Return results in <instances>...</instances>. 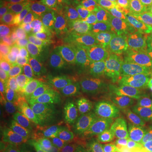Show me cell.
Returning a JSON list of instances; mask_svg holds the SVG:
<instances>
[{
  "label": "cell",
  "instance_id": "1",
  "mask_svg": "<svg viewBox=\"0 0 152 152\" xmlns=\"http://www.w3.org/2000/svg\"><path fill=\"white\" fill-rule=\"evenodd\" d=\"M112 97L133 124L139 127L151 125V99L145 89L120 91Z\"/></svg>",
  "mask_w": 152,
  "mask_h": 152
},
{
  "label": "cell",
  "instance_id": "2",
  "mask_svg": "<svg viewBox=\"0 0 152 152\" xmlns=\"http://www.w3.org/2000/svg\"><path fill=\"white\" fill-rule=\"evenodd\" d=\"M98 128L102 134L111 139L122 138L130 130L129 119L113 97L108 99L99 111Z\"/></svg>",
  "mask_w": 152,
  "mask_h": 152
},
{
  "label": "cell",
  "instance_id": "3",
  "mask_svg": "<svg viewBox=\"0 0 152 152\" xmlns=\"http://www.w3.org/2000/svg\"><path fill=\"white\" fill-rule=\"evenodd\" d=\"M107 59L114 69H124L135 65V42L126 30L118 29L113 33Z\"/></svg>",
  "mask_w": 152,
  "mask_h": 152
},
{
  "label": "cell",
  "instance_id": "4",
  "mask_svg": "<svg viewBox=\"0 0 152 152\" xmlns=\"http://www.w3.org/2000/svg\"><path fill=\"white\" fill-rule=\"evenodd\" d=\"M82 34V39L86 49L101 61L107 58L113 34L109 23L103 19L86 28Z\"/></svg>",
  "mask_w": 152,
  "mask_h": 152
},
{
  "label": "cell",
  "instance_id": "5",
  "mask_svg": "<svg viewBox=\"0 0 152 152\" xmlns=\"http://www.w3.org/2000/svg\"><path fill=\"white\" fill-rule=\"evenodd\" d=\"M91 93L76 92L66 87L58 85L53 96L58 105L59 113L75 118L79 123L85 121V105L87 96Z\"/></svg>",
  "mask_w": 152,
  "mask_h": 152
},
{
  "label": "cell",
  "instance_id": "6",
  "mask_svg": "<svg viewBox=\"0 0 152 152\" xmlns=\"http://www.w3.org/2000/svg\"><path fill=\"white\" fill-rule=\"evenodd\" d=\"M58 126L64 134L69 151L80 152L93 145V138L80 123L68 115L59 113Z\"/></svg>",
  "mask_w": 152,
  "mask_h": 152
},
{
  "label": "cell",
  "instance_id": "7",
  "mask_svg": "<svg viewBox=\"0 0 152 152\" xmlns=\"http://www.w3.org/2000/svg\"><path fill=\"white\" fill-rule=\"evenodd\" d=\"M60 13L62 21L80 34L90 26L104 19L87 10L80 3L63 4Z\"/></svg>",
  "mask_w": 152,
  "mask_h": 152
},
{
  "label": "cell",
  "instance_id": "8",
  "mask_svg": "<svg viewBox=\"0 0 152 152\" xmlns=\"http://www.w3.org/2000/svg\"><path fill=\"white\" fill-rule=\"evenodd\" d=\"M9 8L19 19L20 21L26 24L31 29L38 27L43 23L51 13L59 5L58 3L42 6L25 7L8 3Z\"/></svg>",
  "mask_w": 152,
  "mask_h": 152
},
{
  "label": "cell",
  "instance_id": "9",
  "mask_svg": "<svg viewBox=\"0 0 152 152\" xmlns=\"http://www.w3.org/2000/svg\"><path fill=\"white\" fill-rule=\"evenodd\" d=\"M60 12L61 4L51 13V15L41 26L31 30L26 45V52L36 53L42 48L49 35L62 20Z\"/></svg>",
  "mask_w": 152,
  "mask_h": 152
},
{
  "label": "cell",
  "instance_id": "10",
  "mask_svg": "<svg viewBox=\"0 0 152 152\" xmlns=\"http://www.w3.org/2000/svg\"><path fill=\"white\" fill-rule=\"evenodd\" d=\"M125 30L135 43L152 41V18L143 12H131Z\"/></svg>",
  "mask_w": 152,
  "mask_h": 152
},
{
  "label": "cell",
  "instance_id": "11",
  "mask_svg": "<svg viewBox=\"0 0 152 152\" xmlns=\"http://www.w3.org/2000/svg\"><path fill=\"white\" fill-rule=\"evenodd\" d=\"M54 77L58 85L76 92L91 93L104 85V83L84 80L64 68L56 69Z\"/></svg>",
  "mask_w": 152,
  "mask_h": 152
},
{
  "label": "cell",
  "instance_id": "12",
  "mask_svg": "<svg viewBox=\"0 0 152 152\" xmlns=\"http://www.w3.org/2000/svg\"><path fill=\"white\" fill-rule=\"evenodd\" d=\"M31 30L21 21L17 22L6 32L4 37L1 38L2 45L4 44V48L18 50L19 52H26V45Z\"/></svg>",
  "mask_w": 152,
  "mask_h": 152
},
{
  "label": "cell",
  "instance_id": "13",
  "mask_svg": "<svg viewBox=\"0 0 152 152\" xmlns=\"http://www.w3.org/2000/svg\"><path fill=\"white\" fill-rule=\"evenodd\" d=\"M47 144V133L35 129H26L15 145L17 152H35Z\"/></svg>",
  "mask_w": 152,
  "mask_h": 152
},
{
  "label": "cell",
  "instance_id": "14",
  "mask_svg": "<svg viewBox=\"0 0 152 152\" xmlns=\"http://www.w3.org/2000/svg\"><path fill=\"white\" fill-rule=\"evenodd\" d=\"M102 62V61H100L92 64L75 65L69 68H64V69L69 70L73 75L84 80L96 82V83H104L102 80V76L104 75V68Z\"/></svg>",
  "mask_w": 152,
  "mask_h": 152
},
{
  "label": "cell",
  "instance_id": "15",
  "mask_svg": "<svg viewBox=\"0 0 152 152\" xmlns=\"http://www.w3.org/2000/svg\"><path fill=\"white\" fill-rule=\"evenodd\" d=\"M26 60H24L21 54L16 50L2 48L0 51V69L1 78L14 71L21 69Z\"/></svg>",
  "mask_w": 152,
  "mask_h": 152
},
{
  "label": "cell",
  "instance_id": "16",
  "mask_svg": "<svg viewBox=\"0 0 152 152\" xmlns=\"http://www.w3.org/2000/svg\"><path fill=\"white\" fill-rule=\"evenodd\" d=\"M21 96L22 93L19 92L7 86L1 85V89H0L1 118L8 116L20 105Z\"/></svg>",
  "mask_w": 152,
  "mask_h": 152
},
{
  "label": "cell",
  "instance_id": "17",
  "mask_svg": "<svg viewBox=\"0 0 152 152\" xmlns=\"http://www.w3.org/2000/svg\"><path fill=\"white\" fill-rule=\"evenodd\" d=\"M78 33L79 32H77L73 28H71L64 22L61 20L57 25V26L53 29L52 33L49 35L48 38L47 39L42 48L44 47L60 48L70 38L78 37Z\"/></svg>",
  "mask_w": 152,
  "mask_h": 152
},
{
  "label": "cell",
  "instance_id": "18",
  "mask_svg": "<svg viewBox=\"0 0 152 152\" xmlns=\"http://www.w3.org/2000/svg\"><path fill=\"white\" fill-rule=\"evenodd\" d=\"M80 4L104 19H111L115 14V0H81Z\"/></svg>",
  "mask_w": 152,
  "mask_h": 152
},
{
  "label": "cell",
  "instance_id": "19",
  "mask_svg": "<svg viewBox=\"0 0 152 152\" xmlns=\"http://www.w3.org/2000/svg\"><path fill=\"white\" fill-rule=\"evenodd\" d=\"M28 62L32 67L37 77H50L55 74L54 66L42 53L39 51L35 54H31L27 58Z\"/></svg>",
  "mask_w": 152,
  "mask_h": 152
},
{
  "label": "cell",
  "instance_id": "20",
  "mask_svg": "<svg viewBox=\"0 0 152 152\" xmlns=\"http://www.w3.org/2000/svg\"><path fill=\"white\" fill-rule=\"evenodd\" d=\"M0 130L1 136H3L14 145H16V144L20 141L23 134L26 133V129L13 122L10 118H1Z\"/></svg>",
  "mask_w": 152,
  "mask_h": 152
},
{
  "label": "cell",
  "instance_id": "21",
  "mask_svg": "<svg viewBox=\"0 0 152 152\" xmlns=\"http://www.w3.org/2000/svg\"><path fill=\"white\" fill-rule=\"evenodd\" d=\"M136 68L152 69V41L136 42Z\"/></svg>",
  "mask_w": 152,
  "mask_h": 152
},
{
  "label": "cell",
  "instance_id": "22",
  "mask_svg": "<svg viewBox=\"0 0 152 152\" xmlns=\"http://www.w3.org/2000/svg\"><path fill=\"white\" fill-rule=\"evenodd\" d=\"M47 145L52 152H69V151L64 135L58 127L47 132Z\"/></svg>",
  "mask_w": 152,
  "mask_h": 152
},
{
  "label": "cell",
  "instance_id": "23",
  "mask_svg": "<svg viewBox=\"0 0 152 152\" xmlns=\"http://www.w3.org/2000/svg\"><path fill=\"white\" fill-rule=\"evenodd\" d=\"M58 86V82L54 76L37 77L29 86L27 89H31L40 96L45 95H53V91Z\"/></svg>",
  "mask_w": 152,
  "mask_h": 152
},
{
  "label": "cell",
  "instance_id": "24",
  "mask_svg": "<svg viewBox=\"0 0 152 152\" xmlns=\"http://www.w3.org/2000/svg\"><path fill=\"white\" fill-rule=\"evenodd\" d=\"M56 127H58V116L46 115L36 111L33 118L32 124L28 129H35L47 133Z\"/></svg>",
  "mask_w": 152,
  "mask_h": 152
},
{
  "label": "cell",
  "instance_id": "25",
  "mask_svg": "<svg viewBox=\"0 0 152 152\" xmlns=\"http://www.w3.org/2000/svg\"><path fill=\"white\" fill-rule=\"evenodd\" d=\"M132 85L140 88L152 90V69L145 68H136L135 72L129 78Z\"/></svg>",
  "mask_w": 152,
  "mask_h": 152
},
{
  "label": "cell",
  "instance_id": "26",
  "mask_svg": "<svg viewBox=\"0 0 152 152\" xmlns=\"http://www.w3.org/2000/svg\"><path fill=\"white\" fill-rule=\"evenodd\" d=\"M35 113L31 112H29L26 109H25L21 105H20L15 111L9 114L8 116L4 117L12 120L13 122L16 123L19 125L24 127L25 129H30L32 124L33 118Z\"/></svg>",
  "mask_w": 152,
  "mask_h": 152
},
{
  "label": "cell",
  "instance_id": "27",
  "mask_svg": "<svg viewBox=\"0 0 152 152\" xmlns=\"http://www.w3.org/2000/svg\"><path fill=\"white\" fill-rule=\"evenodd\" d=\"M19 19L17 16L10 10L9 4L4 3V6L2 4L1 8V18H0V33L1 38L4 37L6 32L13 27L17 22H19Z\"/></svg>",
  "mask_w": 152,
  "mask_h": 152
},
{
  "label": "cell",
  "instance_id": "28",
  "mask_svg": "<svg viewBox=\"0 0 152 152\" xmlns=\"http://www.w3.org/2000/svg\"><path fill=\"white\" fill-rule=\"evenodd\" d=\"M1 85L10 87L19 92L23 93L26 90H27V86L22 79L20 69L6 75L3 78H1Z\"/></svg>",
  "mask_w": 152,
  "mask_h": 152
},
{
  "label": "cell",
  "instance_id": "29",
  "mask_svg": "<svg viewBox=\"0 0 152 152\" xmlns=\"http://www.w3.org/2000/svg\"><path fill=\"white\" fill-rule=\"evenodd\" d=\"M37 111L46 115L58 116L59 113L58 105L52 95H45L40 97L39 107Z\"/></svg>",
  "mask_w": 152,
  "mask_h": 152
},
{
  "label": "cell",
  "instance_id": "30",
  "mask_svg": "<svg viewBox=\"0 0 152 152\" xmlns=\"http://www.w3.org/2000/svg\"><path fill=\"white\" fill-rule=\"evenodd\" d=\"M40 97L41 96L31 89H27L22 93L20 105L27 111L35 113L39 107Z\"/></svg>",
  "mask_w": 152,
  "mask_h": 152
},
{
  "label": "cell",
  "instance_id": "31",
  "mask_svg": "<svg viewBox=\"0 0 152 152\" xmlns=\"http://www.w3.org/2000/svg\"><path fill=\"white\" fill-rule=\"evenodd\" d=\"M39 52L48 58L53 64L56 69L61 67V64H64V58L61 54L60 48H51V47H44L39 50Z\"/></svg>",
  "mask_w": 152,
  "mask_h": 152
},
{
  "label": "cell",
  "instance_id": "32",
  "mask_svg": "<svg viewBox=\"0 0 152 152\" xmlns=\"http://www.w3.org/2000/svg\"><path fill=\"white\" fill-rule=\"evenodd\" d=\"M9 3L25 7H33V6L47 5L58 3L57 0H8Z\"/></svg>",
  "mask_w": 152,
  "mask_h": 152
},
{
  "label": "cell",
  "instance_id": "33",
  "mask_svg": "<svg viewBox=\"0 0 152 152\" xmlns=\"http://www.w3.org/2000/svg\"><path fill=\"white\" fill-rule=\"evenodd\" d=\"M20 74H21L23 80L25 81V83H26V86H27V88L28 86H29L35 79L37 78V75H35V73H34L32 67L30 64V63L28 62L27 58H26V63L23 64V66L21 67V69H20Z\"/></svg>",
  "mask_w": 152,
  "mask_h": 152
},
{
  "label": "cell",
  "instance_id": "34",
  "mask_svg": "<svg viewBox=\"0 0 152 152\" xmlns=\"http://www.w3.org/2000/svg\"><path fill=\"white\" fill-rule=\"evenodd\" d=\"M0 152H17L15 145L8 141L3 136L0 137Z\"/></svg>",
  "mask_w": 152,
  "mask_h": 152
},
{
  "label": "cell",
  "instance_id": "35",
  "mask_svg": "<svg viewBox=\"0 0 152 152\" xmlns=\"http://www.w3.org/2000/svg\"><path fill=\"white\" fill-rule=\"evenodd\" d=\"M116 6L118 8H124V7H130L134 9L139 8V2L138 0H115Z\"/></svg>",
  "mask_w": 152,
  "mask_h": 152
},
{
  "label": "cell",
  "instance_id": "36",
  "mask_svg": "<svg viewBox=\"0 0 152 152\" xmlns=\"http://www.w3.org/2000/svg\"><path fill=\"white\" fill-rule=\"evenodd\" d=\"M143 89H145V88H143ZM145 90L149 92L151 99V126L152 127V90L151 89H145Z\"/></svg>",
  "mask_w": 152,
  "mask_h": 152
},
{
  "label": "cell",
  "instance_id": "37",
  "mask_svg": "<svg viewBox=\"0 0 152 152\" xmlns=\"http://www.w3.org/2000/svg\"><path fill=\"white\" fill-rule=\"evenodd\" d=\"M35 152H52L49 149H48V148H45V147H43V148H41V149H39L38 151H37Z\"/></svg>",
  "mask_w": 152,
  "mask_h": 152
},
{
  "label": "cell",
  "instance_id": "38",
  "mask_svg": "<svg viewBox=\"0 0 152 152\" xmlns=\"http://www.w3.org/2000/svg\"><path fill=\"white\" fill-rule=\"evenodd\" d=\"M145 2L147 3V4H149L151 7H152V0H145Z\"/></svg>",
  "mask_w": 152,
  "mask_h": 152
},
{
  "label": "cell",
  "instance_id": "39",
  "mask_svg": "<svg viewBox=\"0 0 152 152\" xmlns=\"http://www.w3.org/2000/svg\"><path fill=\"white\" fill-rule=\"evenodd\" d=\"M117 152H131V151H117Z\"/></svg>",
  "mask_w": 152,
  "mask_h": 152
},
{
  "label": "cell",
  "instance_id": "40",
  "mask_svg": "<svg viewBox=\"0 0 152 152\" xmlns=\"http://www.w3.org/2000/svg\"><path fill=\"white\" fill-rule=\"evenodd\" d=\"M151 18H152V15H151Z\"/></svg>",
  "mask_w": 152,
  "mask_h": 152
}]
</instances>
